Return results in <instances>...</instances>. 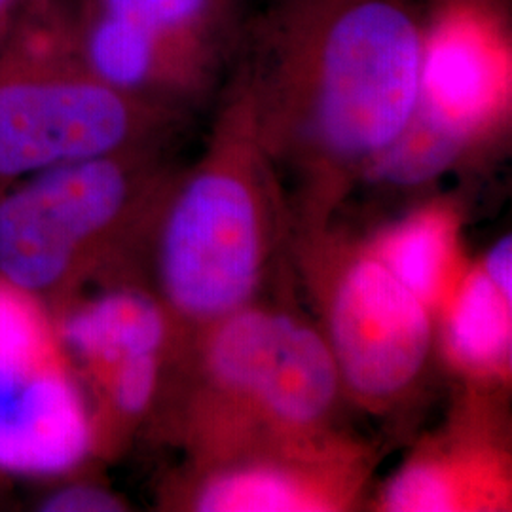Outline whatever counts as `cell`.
<instances>
[{
	"label": "cell",
	"mask_w": 512,
	"mask_h": 512,
	"mask_svg": "<svg viewBox=\"0 0 512 512\" xmlns=\"http://www.w3.org/2000/svg\"><path fill=\"white\" fill-rule=\"evenodd\" d=\"M107 376L110 404L116 414L137 418L145 414L160 382V355H135L112 366Z\"/></svg>",
	"instance_id": "obj_16"
},
{
	"label": "cell",
	"mask_w": 512,
	"mask_h": 512,
	"mask_svg": "<svg viewBox=\"0 0 512 512\" xmlns=\"http://www.w3.org/2000/svg\"><path fill=\"white\" fill-rule=\"evenodd\" d=\"M412 124L463 158L499 137L512 101L509 0H425Z\"/></svg>",
	"instance_id": "obj_6"
},
{
	"label": "cell",
	"mask_w": 512,
	"mask_h": 512,
	"mask_svg": "<svg viewBox=\"0 0 512 512\" xmlns=\"http://www.w3.org/2000/svg\"><path fill=\"white\" fill-rule=\"evenodd\" d=\"M46 512H118L124 503L109 490L92 484H71L46 495L40 503Z\"/></svg>",
	"instance_id": "obj_17"
},
{
	"label": "cell",
	"mask_w": 512,
	"mask_h": 512,
	"mask_svg": "<svg viewBox=\"0 0 512 512\" xmlns=\"http://www.w3.org/2000/svg\"><path fill=\"white\" fill-rule=\"evenodd\" d=\"M158 148L59 165L0 194V279L59 291L110 232L164 184Z\"/></svg>",
	"instance_id": "obj_4"
},
{
	"label": "cell",
	"mask_w": 512,
	"mask_h": 512,
	"mask_svg": "<svg viewBox=\"0 0 512 512\" xmlns=\"http://www.w3.org/2000/svg\"><path fill=\"white\" fill-rule=\"evenodd\" d=\"M442 310V340L450 361L469 376L495 378L511 366L512 298L480 264L463 270Z\"/></svg>",
	"instance_id": "obj_14"
},
{
	"label": "cell",
	"mask_w": 512,
	"mask_h": 512,
	"mask_svg": "<svg viewBox=\"0 0 512 512\" xmlns=\"http://www.w3.org/2000/svg\"><path fill=\"white\" fill-rule=\"evenodd\" d=\"M183 114L118 92L50 38L16 29L0 55V186L59 165L160 147Z\"/></svg>",
	"instance_id": "obj_3"
},
{
	"label": "cell",
	"mask_w": 512,
	"mask_h": 512,
	"mask_svg": "<svg viewBox=\"0 0 512 512\" xmlns=\"http://www.w3.org/2000/svg\"><path fill=\"white\" fill-rule=\"evenodd\" d=\"M25 0H0V55L18 29L19 14Z\"/></svg>",
	"instance_id": "obj_19"
},
{
	"label": "cell",
	"mask_w": 512,
	"mask_h": 512,
	"mask_svg": "<svg viewBox=\"0 0 512 512\" xmlns=\"http://www.w3.org/2000/svg\"><path fill=\"white\" fill-rule=\"evenodd\" d=\"M55 332L65 353L107 374L128 357L162 355L169 317L152 296L116 289L67 311Z\"/></svg>",
	"instance_id": "obj_12"
},
{
	"label": "cell",
	"mask_w": 512,
	"mask_h": 512,
	"mask_svg": "<svg viewBox=\"0 0 512 512\" xmlns=\"http://www.w3.org/2000/svg\"><path fill=\"white\" fill-rule=\"evenodd\" d=\"M342 389L327 338L279 311L274 332L234 397L277 431L308 437L327 420Z\"/></svg>",
	"instance_id": "obj_9"
},
{
	"label": "cell",
	"mask_w": 512,
	"mask_h": 512,
	"mask_svg": "<svg viewBox=\"0 0 512 512\" xmlns=\"http://www.w3.org/2000/svg\"><path fill=\"white\" fill-rule=\"evenodd\" d=\"M327 342L342 387L368 406L397 401L420 378L433 344V310L365 249L330 285Z\"/></svg>",
	"instance_id": "obj_7"
},
{
	"label": "cell",
	"mask_w": 512,
	"mask_h": 512,
	"mask_svg": "<svg viewBox=\"0 0 512 512\" xmlns=\"http://www.w3.org/2000/svg\"><path fill=\"white\" fill-rule=\"evenodd\" d=\"M368 249L433 311L440 310L463 274L458 219L442 203L414 211L382 232Z\"/></svg>",
	"instance_id": "obj_13"
},
{
	"label": "cell",
	"mask_w": 512,
	"mask_h": 512,
	"mask_svg": "<svg viewBox=\"0 0 512 512\" xmlns=\"http://www.w3.org/2000/svg\"><path fill=\"white\" fill-rule=\"evenodd\" d=\"M63 31L76 59L101 82L177 114L209 101L230 73L177 40L86 2Z\"/></svg>",
	"instance_id": "obj_8"
},
{
	"label": "cell",
	"mask_w": 512,
	"mask_h": 512,
	"mask_svg": "<svg viewBox=\"0 0 512 512\" xmlns=\"http://www.w3.org/2000/svg\"><path fill=\"white\" fill-rule=\"evenodd\" d=\"M480 268L503 294L512 298V241L511 236L495 241L482 258Z\"/></svg>",
	"instance_id": "obj_18"
},
{
	"label": "cell",
	"mask_w": 512,
	"mask_h": 512,
	"mask_svg": "<svg viewBox=\"0 0 512 512\" xmlns=\"http://www.w3.org/2000/svg\"><path fill=\"white\" fill-rule=\"evenodd\" d=\"M321 459H264L207 476L192 505L202 512H321L348 503L351 476Z\"/></svg>",
	"instance_id": "obj_10"
},
{
	"label": "cell",
	"mask_w": 512,
	"mask_h": 512,
	"mask_svg": "<svg viewBox=\"0 0 512 512\" xmlns=\"http://www.w3.org/2000/svg\"><path fill=\"white\" fill-rule=\"evenodd\" d=\"M177 40L228 71L238 55L253 6L247 0H82Z\"/></svg>",
	"instance_id": "obj_15"
},
{
	"label": "cell",
	"mask_w": 512,
	"mask_h": 512,
	"mask_svg": "<svg viewBox=\"0 0 512 512\" xmlns=\"http://www.w3.org/2000/svg\"><path fill=\"white\" fill-rule=\"evenodd\" d=\"M420 2H425V0H420Z\"/></svg>",
	"instance_id": "obj_20"
},
{
	"label": "cell",
	"mask_w": 512,
	"mask_h": 512,
	"mask_svg": "<svg viewBox=\"0 0 512 512\" xmlns=\"http://www.w3.org/2000/svg\"><path fill=\"white\" fill-rule=\"evenodd\" d=\"M230 76L209 147L169 190L156 253L169 310L202 323L253 298L268 258L277 186L251 97L239 76Z\"/></svg>",
	"instance_id": "obj_2"
},
{
	"label": "cell",
	"mask_w": 512,
	"mask_h": 512,
	"mask_svg": "<svg viewBox=\"0 0 512 512\" xmlns=\"http://www.w3.org/2000/svg\"><path fill=\"white\" fill-rule=\"evenodd\" d=\"M37 296L0 279V471L48 476L90 456L95 431Z\"/></svg>",
	"instance_id": "obj_5"
},
{
	"label": "cell",
	"mask_w": 512,
	"mask_h": 512,
	"mask_svg": "<svg viewBox=\"0 0 512 512\" xmlns=\"http://www.w3.org/2000/svg\"><path fill=\"white\" fill-rule=\"evenodd\" d=\"M420 0H264L230 73L251 97L272 167L313 196L366 177L410 124L420 90Z\"/></svg>",
	"instance_id": "obj_1"
},
{
	"label": "cell",
	"mask_w": 512,
	"mask_h": 512,
	"mask_svg": "<svg viewBox=\"0 0 512 512\" xmlns=\"http://www.w3.org/2000/svg\"><path fill=\"white\" fill-rule=\"evenodd\" d=\"M505 492V459L461 442L410 459L385 484L380 505L391 512L478 511L503 505Z\"/></svg>",
	"instance_id": "obj_11"
}]
</instances>
